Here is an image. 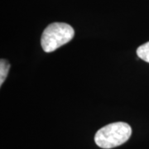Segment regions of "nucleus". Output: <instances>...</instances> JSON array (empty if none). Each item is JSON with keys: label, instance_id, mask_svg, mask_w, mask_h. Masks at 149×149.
<instances>
[{"label": "nucleus", "instance_id": "obj_1", "mask_svg": "<svg viewBox=\"0 0 149 149\" xmlns=\"http://www.w3.org/2000/svg\"><path fill=\"white\" fill-rule=\"evenodd\" d=\"M131 134L132 128L127 123H112L98 130L95 142L101 148H113L126 143Z\"/></svg>", "mask_w": 149, "mask_h": 149}, {"label": "nucleus", "instance_id": "obj_3", "mask_svg": "<svg viewBox=\"0 0 149 149\" xmlns=\"http://www.w3.org/2000/svg\"><path fill=\"white\" fill-rule=\"evenodd\" d=\"M10 69V64L5 59H1L0 61V85L5 81Z\"/></svg>", "mask_w": 149, "mask_h": 149}, {"label": "nucleus", "instance_id": "obj_4", "mask_svg": "<svg viewBox=\"0 0 149 149\" xmlns=\"http://www.w3.org/2000/svg\"><path fill=\"white\" fill-rule=\"evenodd\" d=\"M137 55L139 58L149 63V42L144 43L137 49Z\"/></svg>", "mask_w": 149, "mask_h": 149}, {"label": "nucleus", "instance_id": "obj_2", "mask_svg": "<svg viewBox=\"0 0 149 149\" xmlns=\"http://www.w3.org/2000/svg\"><path fill=\"white\" fill-rule=\"evenodd\" d=\"M74 31L65 22H53L46 27L41 37V45L46 52H52L68 43L74 37Z\"/></svg>", "mask_w": 149, "mask_h": 149}]
</instances>
